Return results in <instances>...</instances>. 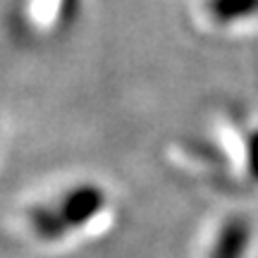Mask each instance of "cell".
I'll return each mask as SVG.
<instances>
[{"label": "cell", "instance_id": "6da1fadb", "mask_svg": "<svg viewBox=\"0 0 258 258\" xmlns=\"http://www.w3.org/2000/svg\"><path fill=\"white\" fill-rule=\"evenodd\" d=\"M244 244H246V227L234 222L227 227L225 237L218 239V246H230V249H215V258H241L244 253Z\"/></svg>", "mask_w": 258, "mask_h": 258}, {"label": "cell", "instance_id": "7a4b0ae2", "mask_svg": "<svg viewBox=\"0 0 258 258\" xmlns=\"http://www.w3.org/2000/svg\"><path fill=\"white\" fill-rule=\"evenodd\" d=\"M215 15L220 17H232L237 15V8H239V15H246L249 10L258 8V0H215Z\"/></svg>", "mask_w": 258, "mask_h": 258}]
</instances>
